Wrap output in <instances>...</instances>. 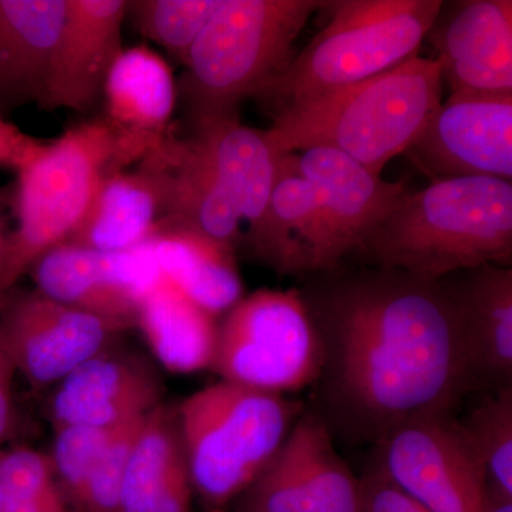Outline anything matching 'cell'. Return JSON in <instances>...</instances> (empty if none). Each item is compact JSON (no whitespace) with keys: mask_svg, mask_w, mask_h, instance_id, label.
<instances>
[{"mask_svg":"<svg viewBox=\"0 0 512 512\" xmlns=\"http://www.w3.org/2000/svg\"><path fill=\"white\" fill-rule=\"evenodd\" d=\"M320 343L329 429L379 443L424 417L453 416L476 389L453 306L437 282L384 266L340 265L299 289Z\"/></svg>","mask_w":512,"mask_h":512,"instance_id":"6da1fadb","label":"cell"},{"mask_svg":"<svg viewBox=\"0 0 512 512\" xmlns=\"http://www.w3.org/2000/svg\"><path fill=\"white\" fill-rule=\"evenodd\" d=\"M356 254L430 282L480 265L511 268L512 183L444 178L406 192Z\"/></svg>","mask_w":512,"mask_h":512,"instance_id":"7a4b0ae2","label":"cell"},{"mask_svg":"<svg viewBox=\"0 0 512 512\" xmlns=\"http://www.w3.org/2000/svg\"><path fill=\"white\" fill-rule=\"evenodd\" d=\"M436 60L413 57L392 70L276 114L265 130L276 156L329 148L382 175L416 143L441 104Z\"/></svg>","mask_w":512,"mask_h":512,"instance_id":"3957f363","label":"cell"},{"mask_svg":"<svg viewBox=\"0 0 512 512\" xmlns=\"http://www.w3.org/2000/svg\"><path fill=\"white\" fill-rule=\"evenodd\" d=\"M146 153L106 117L84 121L40 144L18 168V225L0 264V301L50 249L83 220L104 178Z\"/></svg>","mask_w":512,"mask_h":512,"instance_id":"277c9868","label":"cell"},{"mask_svg":"<svg viewBox=\"0 0 512 512\" xmlns=\"http://www.w3.org/2000/svg\"><path fill=\"white\" fill-rule=\"evenodd\" d=\"M441 5L443 0L329 2L328 25L256 100L275 117L406 63L417 57Z\"/></svg>","mask_w":512,"mask_h":512,"instance_id":"5b68a950","label":"cell"},{"mask_svg":"<svg viewBox=\"0 0 512 512\" xmlns=\"http://www.w3.org/2000/svg\"><path fill=\"white\" fill-rule=\"evenodd\" d=\"M322 0H224L192 46L181 86L190 119L239 114L293 59Z\"/></svg>","mask_w":512,"mask_h":512,"instance_id":"8992f818","label":"cell"},{"mask_svg":"<svg viewBox=\"0 0 512 512\" xmlns=\"http://www.w3.org/2000/svg\"><path fill=\"white\" fill-rule=\"evenodd\" d=\"M301 403L220 380L198 390L177 410L192 488L210 507H222L254 483L301 416Z\"/></svg>","mask_w":512,"mask_h":512,"instance_id":"52a82bcc","label":"cell"},{"mask_svg":"<svg viewBox=\"0 0 512 512\" xmlns=\"http://www.w3.org/2000/svg\"><path fill=\"white\" fill-rule=\"evenodd\" d=\"M320 362L318 333L301 291L264 288L225 313L211 369L221 380L284 394L315 386Z\"/></svg>","mask_w":512,"mask_h":512,"instance_id":"ba28073f","label":"cell"},{"mask_svg":"<svg viewBox=\"0 0 512 512\" xmlns=\"http://www.w3.org/2000/svg\"><path fill=\"white\" fill-rule=\"evenodd\" d=\"M377 447L384 476L430 512H481L487 474L453 416L407 421Z\"/></svg>","mask_w":512,"mask_h":512,"instance_id":"9c48e42d","label":"cell"},{"mask_svg":"<svg viewBox=\"0 0 512 512\" xmlns=\"http://www.w3.org/2000/svg\"><path fill=\"white\" fill-rule=\"evenodd\" d=\"M124 330L37 289L0 301V348L35 392L52 389Z\"/></svg>","mask_w":512,"mask_h":512,"instance_id":"30bf717a","label":"cell"},{"mask_svg":"<svg viewBox=\"0 0 512 512\" xmlns=\"http://www.w3.org/2000/svg\"><path fill=\"white\" fill-rule=\"evenodd\" d=\"M244 495L245 512H363L362 481L318 412L298 417Z\"/></svg>","mask_w":512,"mask_h":512,"instance_id":"8fae6325","label":"cell"},{"mask_svg":"<svg viewBox=\"0 0 512 512\" xmlns=\"http://www.w3.org/2000/svg\"><path fill=\"white\" fill-rule=\"evenodd\" d=\"M404 156L431 181H511L512 92L451 93Z\"/></svg>","mask_w":512,"mask_h":512,"instance_id":"7c38bea8","label":"cell"},{"mask_svg":"<svg viewBox=\"0 0 512 512\" xmlns=\"http://www.w3.org/2000/svg\"><path fill=\"white\" fill-rule=\"evenodd\" d=\"M28 274L49 298L127 330L136 325L141 298L161 272L144 244L99 252L64 242L37 259Z\"/></svg>","mask_w":512,"mask_h":512,"instance_id":"4fadbf2b","label":"cell"},{"mask_svg":"<svg viewBox=\"0 0 512 512\" xmlns=\"http://www.w3.org/2000/svg\"><path fill=\"white\" fill-rule=\"evenodd\" d=\"M163 397L151 362L114 340L52 387L49 420L53 429L123 426L153 412Z\"/></svg>","mask_w":512,"mask_h":512,"instance_id":"5bb4252c","label":"cell"},{"mask_svg":"<svg viewBox=\"0 0 512 512\" xmlns=\"http://www.w3.org/2000/svg\"><path fill=\"white\" fill-rule=\"evenodd\" d=\"M299 173L311 184L322 221L325 272L356 254L367 235L409 192L406 180L386 181L329 148L295 153Z\"/></svg>","mask_w":512,"mask_h":512,"instance_id":"9a60e30c","label":"cell"},{"mask_svg":"<svg viewBox=\"0 0 512 512\" xmlns=\"http://www.w3.org/2000/svg\"><path fill=\"white\" fill-rule=\"evenodd\" d=\"M427 39L451 93L512 92L511 0L443 2Z\"/></svg>","mask_w":512,"mask_h":512,"instance_id":"2e32d148","label":"cell"},{"mask_svg":"<svg viewBox=\"0 0 512 512\" xmlns=\"http://www.w3.org/2000/svg\"><path fill=\"white\" fill-rule=\"evenodd\" d=\"M126 10L127 0H67L39 107L83 113L103 96L111 67L123 52Z\"/></svg>","mask_w":512,"mask_h":512,"instance_id":"e0dca14e","label":"cell"},{"mask_svg":"<svg viewBox=\"0 0 512 512\" xmlns=\"http://www.w3.org/2000/svg\"><path fill=\"white\" fill-rule=\"evenodd\" d=\"M456 312L477 386H512V269L487 264L439 279Z\"/></svg>","mask_w":512,"mask_h":512,"instance_id":"ac0fdd59","label":"cell"},{"mask_svg":"<svg viewBox=\"0 0 512 512\" xmlns=\"http://www.w3.org/2000/svg\"><path fill=\"white\" fill-rule=\"evenodd\" d=\"M156 180L161 218L183 222L235 249L244 242L241 214L190 138L168 131L143 160Z\"/></svg>","mask_w":512,"mask_h":512,"instance_id":"d6986e66","label":"cell"},{"mask_svg":"<svg viewBox=\"0 0 512 512\" xmlns=\"http://www.w3.org/2000/svg\"><path fill=\"white\" fill-rule=\"evenodd\" d=\"M190 124L188 138L211 165L247 225L244 245L264 222L279 157L265 130L242 123L239 114L195 117Z\"/></svg>","mask_w":512,"mask_h":512,"instance_id":"ffe728a7","label":"cell"},{"mask_svg":"<svg viewBox=\"0 0 512 512\" xmlns=\"http://www.w3.org/2000/svg\"><path fill=\"white\" fill-rule=\"evenodd\" d=\"M245 247L256 261L279 275L325 272L322 221L311 184L299 173L296 156L279 157L268 211Z\"/></svg>","mask_w":512,"mask_h":512,"instance_id":"44dd1931","label":"cell"},{"mask_svg":"<svg viewBox=\"0 0 512 512\" xmlns=\"http://www.w3.org/2000/svg\"><path fill=\"white\" fill-rule=\"evenodd\" d=\"M67 0H0V113L40 106Z\"/></svg>","mask_w":512,"mask_h":512,"instance_id":"7402d4cb","label":"cell"},{"mask_svg":"<svg viewBox=\"0 0 512 512\" xmlns=\"http://www.w3.org/2000/svg\"><path fill=\"white\" fill-rule=\"evenodd\" d=\"M144 245L158 271L215 318L244 298L235 249L190 225L161 218Z\"/></svg>","mask_w":512,"mask_h":512,"instance_id":"603a6c76","label":"cell"},{"mask_svg":"<svg viewBox=\"0 0 512 512\" xmlns=\"http://www.w3.org/2000/svg\"><path fill=\"white\" fill-rule=\"evenodd\" d=\"M103 96L106 120L146 153L168 133L178 86L163 57L146 46L123 49L111 67Z\"/></svg>","mask_w":512,"mask_h":512,"instance_id":"cb8c5ba5","label":"cell"},{"mask_svg":"<svg viewBox=\"0 0 512 512\" xmlns=\"http://www.w3.org/2000/svg\"><path fill=\"white\" fill-rule=\"evenodd\" d=\"M157 362L174 375L211 369L217 318L163 274L141 298L136 325Z\"/></svg>","mask_w":512,"mask_h":512,"instance_id":"d4e9b609","label":"cell"},{"mask_svg":"<svg viewBox=\"0 0 512 512\" xmlns=\"http://www.w3.org/2000/svg\"><path fill=\"white\" fill-rule=\"evenodd\" d=\"M161 220L160 192L143 164L104 178L89 210L66 244L99 252H126L150 238Z\"/></svg>","mask_w":512,"mask_h":512,"instance_id":"484cf974","label":"cell"},{"mask_svg":"<svg viewBox=\"0 0 512 512\" xmlns=\"http://www.w3.org/2000/svg\"><path fill=\"white\" fill-rule=\"evenodd\" d=\"M183 453L177 412L160 404L148 413L134 441L121 488L120 512H150Z\"/></svg>","mask_w":512,"mask_h":512,"instance_id":"4316f807","label":"cell"},{"mask_svg":"<svg viewBox=\"0 0 512 512\" xmlns=\"http://www.w3.org/2000/svg\"><path fill=\"white\" fill-rule=\"evenodd\" d=\"M0 512H84L64 490L50 454L0 447Z\"/></svg>","mask_w":512,"mask_h":512,"instance_id":"83f0119b","label":"cell"},{"mask_svg":"<svg viewBox=\"0 0 512 512\" xmlns=\"http://www.w3.org/2000/svg\"><path fill=\"white\" fill-rule=\"evenodd\" d=\"M224 0H128L126 19L141 36L187 64L195 40Z\"/></svg>","mask_w":512,"mask_h":512,"instance_id":"f1b7e54d","label":"cell"},{"mask_svg":"<svg viewBox=\"0 0 512 512\" xmlns=\"http://www.w3.org/2000/svg\"><path fill=\"white\" fill-rule=\"evenodd\" d=\"M458 423L483 464L488 485L512 497V386L495 390Z\"/></svg>","mask_w":512,"mask_h":512,"instance_id":"f546056e","label":"cell"},{"mask_svg":"<svg viewBox=\"0 0 512 512\" xmlns=\"http://www.w3.org/2000/svg\"><path fill=\"white\" fill-rule=\"evenodd\" d=\"M136 421V420H134ZM133 423V421H131ZM114 427H56L53 451L50 453L56 476L64 490L80 505L84 485L104 451L126 429L128 424Z\"/></svg>","mask_w":512,"mask_h":512,"instance_id":"4dcf8cb0","label":"cell"},{"mask_svg":"<svg viewBox=\"0 0 512 512\" xmlns=\"http://www.w3.org/2000/svg\"><path fill=\"white\" fill-rule=\"evenodd\" d=\"M147 416L128 424L97 461L80 497V507L84 512H120L121 488L128 458Z\"/></svg>","mask_w":512,"mask_h":512,"instance_id":"1f68e13d","label":"cell"},{"mask_svg":"<svg viewBox=\"0 0 512 512\" xmlns=\"http://www.w3.org/2000/svg\"><path fill=\"white\" fill-rule=\"evenodd\" d=\"M360 481L363 512H430L384 476L379 467Z\"/></svg>","mask_w":512,"mask_h":512,"instance_id":"d6a6232c","label":"cell"},{"mask_svg":"<svg viewBox=\"0 0 512 512\" xmlns=\"http://www.w3.org/2000/svg\"><path fill=\"white\" fill-rule=\"evenodd\" d=\"M192 488L185 456L175 461L150 512H191Z\"/></svg>","mask_w":512,"mask_h":512,"instance_id":"836d02e7","label":"cell"},{"mask_svg":"<svg viewBox=\"0 0 512 512\" xmlns=\"http://www.w3.org/2000/svg\"><path fill=\"white\" fill-rule=\"evenodd\" d=\"M42 143L43 140L23 133L15 124L0 117V167L18 170Z\"/></svg>","mask_w":512,"mask_h":512,"instance_id":"e575fe53","label":"cell"},{"mask_svg":"<svg viewBox=\"0 0 512 512\" xmlns=\"http://www.w3.org/2000/svg\"><path fill=\"white\" fill-rule=\"evenodd\" d=\"M15 376V366L0 348V447L5 446L15 433L16 407L15 394H13Z\"/></svg>","mask_w":512,"mask_h":512,"instance_id":"d590c367","label":"cell"},{"mask_svg":"<svg viewBox=\"0 0 512 512\" xmlns=\"http://www.w3.org/2000/svg\"><path fill=\"white\" fill-rule=\"evenodd\" d=\"M8 227H6L5 222L0 220V264H2L3 256H5L6 247H8L9 241Z\"/></svg>","mask_w":512,"mask_h":512,"instance_id":"8d00e7d4","label":"cell"},{"mask_svg":"<svg viewBox=\"0 0 512 512\" xmlns=\"http://www.w3.org/2000/svg\"><path fill=\"white\" fill-rule=\"evenodd\" d=\"M210 512H221V510H212Z\"/></svg>","mask_w":512,"mask_h":512,"instance_id":"74e56055","label":"cell"},{"mask_svg":"<svg viewBox=\"0 0 512 512\" xmlns=\"http://www.w3.org/2000/svg\"><path fill=\"white\" fill-rule=\"evenodd\" d=\"M221 512H225V511H222V510H221Z\"/></svg>","mask_w":512,"mask_h":512,"instance_id":"f35d334b","label":"cell"}]
</instances>
